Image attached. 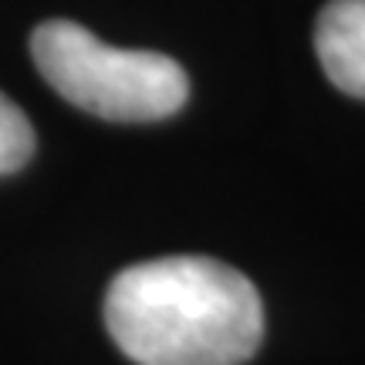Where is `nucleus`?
Here are the masks:
<instances>
[{
    "instance_id": "obj_1",
    "label": "nucleus",
    "mask_w": 365,
    "mask_h": 365,
    "mask_svg": "<svg viewBox=\"0 0 365 365\" xmlns=\"http://www.w3.org/2000/svg\"><path fill=\"white\" fill-rule=\"evenodd\" d=\"M105 325L139 365H244L264 339V304L230 264L159 257L108 284Z\"/></svg>"
},
{
    "instance_id": "obj_2",
    "label": "nucleus",
    "mask_w": 365,
    "mask_h": 365,
    "mask_svg": "<svg viewBox=\"0 0 365 365\" xmlns=\"http://www.w3.org/2000/svg\"><path fill=\"white\" fill-rule=\"evenodd\" d=\"M31 54L65 102L108 122H159L190 98V78L173 58L112 48L75 21L38 24Z\"/></svg>"
},
{
    "instance_id": "obj_3",
    "label": "nucleus",
    "mask_w": 365,
    "mask_h": 365,
    "mask_svg": "<svg viewBox=\"0 0 365 365\" xmlns=\"http://www.w3.org/2000/svg\"><path fill=\"white\" fill-rule=\"evenodd\" d=\"M314 51L328 81L365 102V0H328L314 24Z\"/></svg>"
},
{
    "instance_id": "obj_4",
    "label": "nucleus",
    "mask_w": 365,
    "mask_h": 365,
    "mask_svg": "<svg viewBox=\"0 0 365 365\" xmlns=\"http://www.w3.org/2000/svg\"><path fill=\"white\" fill-rule=\"evenodd\" d=\"M34 153V129L27 115L0 91V176L17 173Z\"/></svg>"
}]
</instances>
